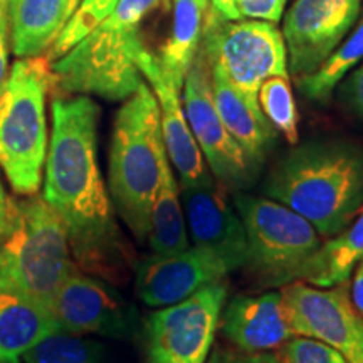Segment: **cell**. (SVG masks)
<instances>
[{"label": "cell", "mask_w": 363, "mask_h": 363, "mask_svg": "<svg viewBox=\"0 0 363 363\" xmlns=\"http://www.w3.org/2000/svg\"><path fill=\"white\" fill-rule=\"evenodd\" d=\"M51 116L44 201L66 227L78 269L111 284H123L135 271L136 256L121 233L99 169V106L84 94H56Z\"/></svg>", "instance_id": "obj_1"}, {"label": "cell", "mask_w": 363, "mask_h": 363, "mask_svg": "<svg viewBox=\"0 0 363 363\" xmlns=\"http://www.w3.org/2000/svg\"><path fill=\"white\" fill-rule=\"evenodd\" d=\"M264 195L333 238L363 208V148L348 140L299 145L267 175Z\"/></svg>", "instance_id": "obj_2"}, {"label": "cell", "mask_w": 363, "mask_h": 363, "mask_svg": "<svg viewBox=\"0 0 363 363\" xmlns=\"http://www.w3.org/2000/svg\"><path fill=\"white\" fill-rule=\"evenodd\" d=\"M162 0H121L78 44L51 62L56 94L125 101L143 83L142 24Z\"/></svg>", "instance_id": "obj_3"}, {"label": "cell", "mask_w": 363, "mask_h": 363, "mask_svg": "<svg viewBox=\"0 0 363 363\" xmlns=\"http://www.w3.org/2000/svg\"><path fill=\"white\" fill-rule=\"evenodd\" d=\"M167 155L160 108L147 81L116 113L110 147V195L115 211L140 242L150 233L160 163Z\"/></svg>", "instance_id": "obj_4"}, {"label": "cell", "mask_w": 363, "mask_h": 363, "mask_svg": "<svg viewBox=\"0 0 363 363\" xmlns=\"http://www.w3.org/2000/svg\"><path fill=\"white\" fill-rule=\"evenodd\" d=\"M74 271L78 266L66 227L43 195L11 199L0 230V278L49 310L57 289Z\"/></svg>", "instance_id": "obj_5"}, {"label": "cell", "mask_w": 363, "mask_h": 363, "mask_svg": "<svg viewBox=\"0 0 363 363\" xmlns=\"http://www.w3.org/2000/svg\"><path fill=\"white\" fill-rule=\"evenodd\" d=\"M51 88L48 56L19 57L0 84V169L21 195H34L43 184Z\"/></svg>", "instance_id": "obj_6"}, {"label": "cell", "mask_w": 363, "mask_h": 363, "mask_svg": "<svg viewBox=\"0 0 363 363\" xmlns=\"http://www.w3.org/2000/svg\"><path fill=\"white\" fill-rule=\"evenodd\" d=\"M234 207L247 238L244 267L261 286L298 281L308 259L321 246V235L293 208L269 197L235 192Z\"/></svg>", "instance_id": "obj_7"}, {"label": "cell", "mask_w": 363, "mask_h": 363, "mask_svg": "<svg viewBox=\"0 0 363 363\" xmlns=\"http://www.w3.org/2000/svg\"><path fill=\"white\" fill-rule=\"evenodd\" d=\"M201 49L254 106L267 78L289 72L283 33L266 21L224 19L207 9Z\"/></svg>", "instance_id": "obj_8"}, {"label": "cell", "mask_w": 363, "mask_h": 363, "mask_svg": "<svg viewBox=\"0 0 363 363\" xmlns=\"http://www.w3.org/2000/svg\"><path fill=\"white\" fill-rule=\"evenodd\" d=\"M227 299L224 281L208 284L145 320L148 363H206Z\"/></svg>", "instance_id": "obj_9"}, {"label": "cell", "mask_w": 363, "mask_h": 363, "mask_svg": "<svg viewBox=\"0 0 363 363\" xmlns=\"http://www.w3.org/2000/svg\"><path fill=\"white\" fill-rule=\"evenodd\" d=\"M182 89L185 116L208 169L225 190L240 192L247 189L256 179L257 167L222 123L212 96L211 66L201 48L190 65Z\"/></svg>", "instance_id": "obj_10"}, {"label": "cell", "mask_w": 363, "mask_h": 363, "mask_svg": "<svg viewBox=\"0 0 363 363\" xmlns=\"http://www.w3.org/2000/svg\"><path fill=\"white\" fill-rule=\"evenodd\" d=\"M49 313L59 331L81 337L126 338L138 323V311L115 284L79 269L57 289Z\"/></svg>", "instance_id": "obj_11"}, {"label": "cell", "mask_w": 363, "mask_h": 363, "mask_svg": "<svg viewBox=\"0 0 363 363\" xmlns=\"http://www.w3.org/2000/svg\"><path fill=\"white\" fill-rule=\"evenodd\" d=\"M279 291L294 335L328 343L342 352L348 363H360L358 313L352 305L348 281L330 288L291 281Z\"/></svg>", "instance_id": "obj_12"}, {"label": "cell", "mask_w": 363, "mask_h": 363, "mask_svg": "<svg viewBox=\"0 0 363 363\" xmlns=\"http://www.w3.org/2000/svg\"><path fill=\"white\" fill-rule=\"evenodd\" d=\"M362 0H296L286 12L283 38L288 69L301 79L316 71L350 33Z\"/></svg>", "instance_id": "obj_13"}, {"label": "cell", "mask_w": 363, "mask_h": 363, "mask_svg": "<svg viewBox=\"0 0 363 363\" xmlns=\"http://www.w3.org/2000/svg\"><path fill=\"white\" fill-rule=\"evenodd\" d=\"M227 274L229 271L220 257L199 246L165 256L152 254L136 261V294L147 306H170L208 284L224 281Z\"/></svg>", "instance_id": "obj_14"}, {"label": "cell", "mask_w": 363, "mask_h": 363, "mask_svg": "<svg viewBox=\"0 0 363 363\" xmlns=\"http://www.w3.org/2000/svg\"><path fill=\"white\" fill-rule=\"evenodd\" d=\"M138 67L160 108L163 142L172 167H175L179 175L182 190L212 185L214 180L208 172V165L185 116L180 89L165 74L157 54H152L147 48L140 52Z\"/></svg>", "instance_id": "obj_15"}, {"label": "cell", "mask_w": 363, "mask_h": 363, "mask_svg": "<svg viewBox=\"0 0 363 363\" xmlns=\"http://www.w3.org/2000/svg\"><path fill=\"white\" fill-rule=\"evenodd\" d=\"M180 197L194 246L219 256L229 272L244 267L247 259L246 230L238 211L230 206L225 189L216 187V184L184 189Z\"/></svg>", "instance_id": "obj_16"}, {"label": "cell", "mask_w": 363, "mask_h": 363, "mask_svg": "<svg viewBox=\"0 0 363 363\" xmlns=\"http://www.w3.org/2000/svg\"><path fill=\"white\" fill-rule=\"evenodd\" d=\"M222 335L249 353L272 352L294 337L281 291L235 294L220 315Z\"/></svg>", "instance_id": "obj_17"}, {"label": "cell", "mask_w": 363, "mask_h": 363, "mask_svg": "<svg viewBox=\"0 0 363 363\" xmlns=\"http://www.w3.org/2000/svg\"><path fill=\"white\" fill-rule=\"evenodd\" d=\"M59 331L48 308L0 278V363H21L35 343Z\"/></svg>", "instance_id": "obj_18"}, {"label": "cell", "mask_w": 363, "mask_h": 363, "mask_svg": "<svg viewBox=\"0 0 363 363\" xmlns=\"http://www.w3.org/2000/svg\"><path fill=\"white\" fill-rule=\"evenodd\" d=\"M211 81L222 123L249 160L259 169L274 140V126L262 115L261 108L254 106L217 66H211Z\"/></svg>", "instance_id": "obj_19"}, {"label": "cell", "mask_w": 363, "mask_h": 363, "mask_svg": "<svg viewBox=\"0 0 363 363\" xmlns=\"http://www.w3.org/2000/svg\"><path fill=\"white\" fill-rule=\"evenodd\" d=\"M71 13V0H9L12 52L17 57L45 56Z\"/></svg>", "instance_id": "obj_20"}, {"label": "cell", "mask_w": 363, "mask_h": 363, "mask_svg": "<svg viewBox=\"0 0 363 363\" xmlns=\"http://www.w3.org/2000/svg\"><path fill=\"white\" fill-rule=\"evenodd\" d=\"M363 259V208L355 222H350L342 233L330 238L299 272L298 281L320 288L347 283L353 269Z\"/></svg>", "instance_id": "obj_21"}, {"label": "cell", "mask_w": 363, "mask_h": 363, "mask_svg": "<svg viewBox=\"0 0 363 363\" xmlns=\"http://www.w3.org/2000/svg\"><path fill=\"white\" fill-rule=\"evenodd\" d=\"M148 244L153 254H175L190 246L187 224L179 195V182L169 155L162 158L160 180L150 211Z\"/></svg>", "instance_id": "obj_22"}, {"label": "cell", "mask_w": 363, "mask_h": 363, "mask_svg": "<svg viewBox=\"0 0 363 363\" xmlns=\"http://www.w3.org/2000/svg\"><path fill=\"white\" fill-rule=\"evenodd\" d=\"M203 9L197 0H174L172 33L160 49L158 61L172 83L182 91L195 54L201 48Z\"/></svg>", "instance_id": "obj_23"}, {"label": "cell", "mask_w": 363, "mask_h": 363, "mask_svg": "<svg viewBox=\"0 0 363 363\" xmlns=\"http://www.w3.org/2000/svg\"><path fill=\"white\" fill-rule=\"evenodd\" d=\"M360 61H363V12L355 29L338 44L323 65L311 74L298 79L299 89L311 101H328L340 81H343Z\"/></svg>", "instance_id": "obj_24"}, {"label": "cell", "mask_w": 363, "mask_h": 363, "mask_svg": "<svg viewBox=\"0 0 363 363\" xmlns=\"http://www.w3.org/2000/svg\"><path fill=\"white\" fill-rule=\"evenodd\" d=\"M101 345L81 335L54 331L22 357L24 363H98Z\"/></svg>", "instance_id": "obj_25"}, {"label": "cell", "mask_w": 363, "mask_h": 363, "mask_svg": "<svg viewBox=\"0 0 363 363\" xmlns=\"http://www.w3.org/2000/svg\"><path fill=\"white\" fill-rule=\"evenodd\" d=\"M257 101L262 115L291 145L299 142L298 111L288 76H271L261 84Z\"/></svg>", "instance_id": "obj_26"}, {"label": "cell", "mask_w": 363, "mask_h": 363, "mask_svg": "<svg viewBox=\"0 0 363 363\" xmlns=\"http://www.w3.org/2000/svg\"><path fill=\"white\" fill-rule=\"evenodd\" d=\"M121 0H81L74 12L62 27L61 34L57 35L56 43L45 54L49 62L56 61L62 54H66L72 45H76L91 29H94L104 17H108L115 11Z\"/></svg>", "instance_id": "obj_27"}, {"label": "cell", "mask_w": 363, "mask_h": 363, "mask_svg": "<svg viewBox=\"0 0 363 363\" xmlns=\"http://www.w3.org/2000/svg\"><path fill=\"white\" fill-rule=\"evenodd\" d=\"M279 363H348L340 350L316 338L294 335L276 350Z\"/></svg>", "instance_id": "obj_28"}, {"label": "cell", "mask_w": 363, "mask_h": 363, "mask_svg": "<svg viewBox=\"0 0 363 363\" xmlns=\"http://www.w3.org/2000/svg\"><path fill=\"white\" fill-rule=\"evenodd\" d=\"M240 19L266 21L278 24L283 17L286 0H234Z\"/></svg>", "instance_id": "obj_29"}, {"label": "cell", "mask_w": 363, "mask_h": 363, "mask_svg": "<svg viewBox=\"0 0 363 363\" xmlns=\"http://www.w3.org/2000/svg\"><path fill=\"white\" fill-rule=\"evenodd\" d=\"M206 363H279L276 355L269 352L262 353H249L239 348L217 347L211 353Z\"/></svg>", "instance_id": "obj_30"}, {"label": "cell", "mask_w": 363, "mask_h": 363, "mask_svg": "<svg viewBox=\"0 0 363 363\" xmlns=\"http://www.w3.org/2000/svg\"><path fill=\"white\" fill-rule=\"evenodd\" d=\"M342 94L345 103L352 108V111L363 118V62L345 81Z\"/></svg>", "instance_id": "obj_31"}, {"label": "cell", "mask_w": 363, "mask_h": 363, "mask_svg": "<svg viewBox=\"0 0 363 363\" xmlns=\"http://www.w3.org/2000/svg\"><path fill=\"white\" fill-rule=\"evenodd\" d=\"M11 24H9V0L0 2V84L9 72L11 56Z\"/></svg>", "instance_id": "obj_32"}, {"label": "cell", "mask_w": 363, "mask_h": 363, "mask_svg": "<svg viewBox=\"0 0 363 363\" xmlns=\"http://www.w3.org/2000/svg\"><path fill=\"white\" fill-rule=\"evenodd\" d=\"M353 271H355V276H353L352 281L350 299L355 311L363 318V259L358 262Z\"/></svg>", "instance_id": "obj_33"}, {"label": "cell", "mask_w": 363, "mask_h": 363, "mask_svg": "<svg viewBox=\"0 0 363 363\" xmlns=\"http://www.w3.org/2000/svg\"><path fill=\"white\" fill-rule=\"evenodd\" d=\"M208 4H211V9L207 7L208 11L217 13V16L224 17V19H234V21L240 19L238 9H235L234 0H208Z\"/></svg>", "instance_id": "obj_34"}, {"label": "cell", "mask_w": 363, "mask_h": 363, "mask_svg": "<svg viewBox=\"0 0 363 363\" xmlns=\"http://www.w3.org/2000/svg\"><path fill=\"white\" fill-rule=\"evenodd\" d=\"M9 202H11V197L6 194V189H4L2 179H0V230H2L4 224H6L7 214H9Z\"/></svg>", "instance_id": "obj_35"}, {"label": "cell", "mask_w": 363, "mask_h": 363, "mask_svg": "<svg viewBox=\"0 0 363 363\" xmlns=\"http://www.w3.org/2000/svg\"><path fill=\"white\" fill-rule=\"evenodd\" d=\"M358 350H360V363H363V318L358 315Z\"/></svg>", "instance_id": "obj_36"}, {"label": "cell", "mask_w": 363, "mask_h": 363, "mask_svg": "<svg viewBox=\"0 0 363 363\" xmlns=\"http://www.w3.org/2000/svg\"><path fill=\"white\" fill-rule=\"evenodd\" d=\"M79 2H81V0H71V11H72V12H74V9L78 7Z\"/></svg>", "instance_id": "obj_37"}, {"label": "cell", "mask_w": 363, "mask_h": 363, "mask_svg": "<svg viewBox=\"0 0 363 363\" xmlns=\"http://www.w3.org/2000/svg\"><path fill=\"white\" fill-rule=\"evenodd\" d=\"M199 4H201V6L203 7V9H207L208 7V0H197Z\"/></svg>", "instance_id": "obj_38"}, {"label": "cell", "mask_w": 363, "mask_h": 363, "mask_svg": "<svg viewBox=\"0 0 363 363\" xmlns=\"http://www.w3.org/2000/svg\"><path fill=\"white\" fill-rule=\"evenodd\" d=\"M0 2H4V0H0Z\"/></svg>", "instance_id": "obj_39"}]
</instances>
